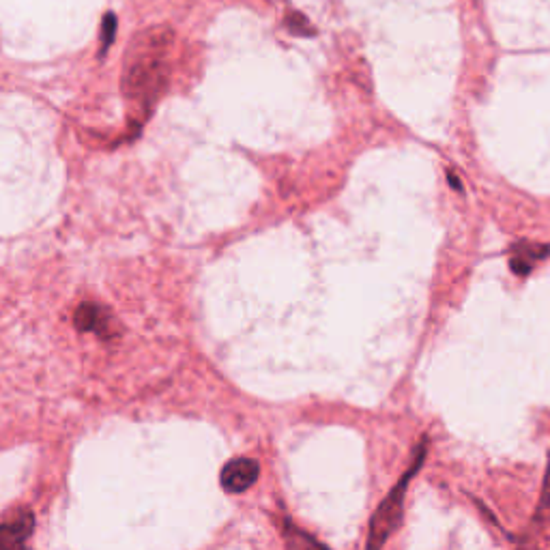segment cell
Here are the masks:
<instances>
[{"label":"cell","instance_id":"obj_4","mask_svg":"<svg viewBox=\"0 0 550 550\" xmlns=\"http://www.w3.org/2000/svg\"><path fill=\"white\" fill-rule=\"evenodd\" d=\"M260 467L252 458H235L230 460L222 471V486L226 492H245L250 486L256 484Z\"/></svg>","mask_w":550,"mask_h":550},{"label":"cell","instance_id":"obj_3","mask_svg":"<svg viewBox=\"0 0 550 550\" xmlns=\"http://www.w3.org/2000/svg\"><path fill=\"white\" fill-rule=\"evenodd\" d=\"M35 529V516L31 510H16L0 523V550H28Z\"/></svg>","mask_w":550,"mask_h":550},{"label":"cell","instance_id":"obj_6","mask_svg":"<svg viewBox=\"0 0 550 550\" xmlns=\"http://www.w3.org/2000/svg\"><path fill=\"white\" fill-rule=\"evenodd\" d=\"M548 254H550V245H540V243H531V241H518L512 248L510 269L516 275H527Z\"/></svg>","mask_w":550,"mask_h":550},{"label":"cell","instance_id":"obj_2","mask_svg":"<svg viewBox=\"0 0 550 550\" xmlns=\"http://www.w3.org/2000/svg\"><path fill=\"white\" fill-rule=\"evenodd\" d=\"M426 454H428V441L424 437L415 447V454H413L415 460L411 462V467L404 471L398 484L389 490V495L381 501L379 508H376V512L372 514L366 550H381L385 546V542L392 538V533L400 527L402 516H404V497H407L409 482L417 475V471L422 469Z\"/></svg>","mask_w":550,"mask_h":550},{"label":"cell","instance_id":"obj_8","mask_svg":"<svg viewBox=\"0 0 550 550\" xmlns=\"http://www.w3.org/2000/svg\"><path fill=\"white\" fill-rule=\"evenodd\" d=\"M533 523L540 527L550 523V460H548V469H546L544 484H542V495L538 501V510H535V516H533Z\"/></svg>","mask_w":550,"mask_h":550},{"label":"cell","instance_id":"obj_9","mask_svg":"<svg viewBox=\"0 0 550 550\" xmlns=\"http://www.w3.org/2000/svg\"><path fill=\"white\" fill-rule=\"evenodd\" d=\"M101 33H104V37H101V56H104L110 43L114 41V33H117V16H114V13H108L104 18V28H101Z\"/></svg>","mask_w":550,"mask_h":550},{"label":"cell","instance_id":"obj_5","mask_svg":"<svg viewBox=\"0 0 550 550\" xmlns=\"http://www.w3.org/2000/svg\"><path fill=\"white\" fill-rule=\"evenodd\" d=\"M74 323L80 331H95L99 338L108 340L114 336L112 331L114 316L108 310L97 306V303H82V306L76 310Z\"/></svg>","mask_w":550,"mask_h":550},{"label":"cell","instance_id":"obj_7","mask_svg":"<svg viewBox=\"0 0 550 550\" xmlns=\"http://www.w3.org/2000/svg\"><path fill=\"white\" fill-rule=\"evenodd\" d=\"M282 535H284L286 550H329L327 546L314 540L312 535H308L306 531L297 529L291 520H284L282 523Z\"/></svg>","mask_w":550,"mask_h":550},{"label":"cell","instance_id":"obj_10","mask_svg":"<svg viewBox=\"0 0 550 550\" xmlns=\"http://www.w3.org/2000/svg\"><path fill=\"white\" fill-rule=\"evenodd\" d=\"M288 28H291V31H293L295 35H306V37H310V35L314 33V28L308 24L306 18L299 16V13H293V16L288 18Z\"/></svg>","mask_w":550,"mask_h":550},{"label":"cell","instance_id":"obj_1","mask_svg":"<svg viewBox=\"0 0 550 550\" xmlns=\"http://www.w3.org/2000/svg\"><path fill=\"white\" fill-rule=\"evenodd\" d=\"M172 46H175V33L162 24L136 33L127 46L121 86L129 123L136 132L151 119L157 101L166 91Z\"/></svg>","mask_w":550,"mask_h":550}]
</instances>
